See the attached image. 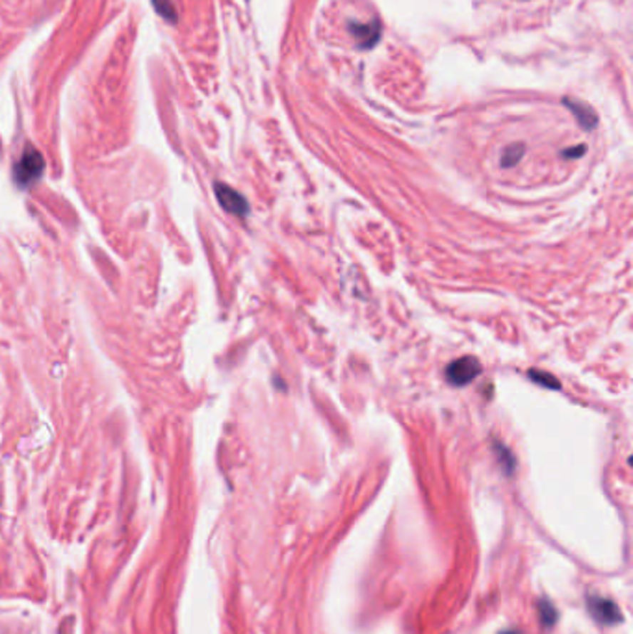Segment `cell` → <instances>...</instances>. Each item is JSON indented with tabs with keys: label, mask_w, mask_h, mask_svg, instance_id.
Wrapping results in <instances>:
<instances>
[{
	"label": "cell",
	"mask_w": 633,
	"mask_h": 634,
	"mask_svg": "<svg viewBox=\"0 0 633 634\" xmlns=\"http://www.w3.org/2000/svg\"><path fill=\"white\" fill-rule=\"evenodd\" d=\"M43 169H45V160L39 154V150L26 149L19 162L15 164V182L19 187H29L30 184H34L41 177Z\"/></svg>",
	"instance_id": "6da1fadb"
},
{
	"label": "cell",
	"mask_w": 633,
	"mask_h": 634,
	"mask_svg": "<svg viewBox=\"0 0 633 634\" xmlns=\"http://www.w3.org/2000/svg\"><path fill=\"white\" fill-rule=\"evenodd\" d=\"M481 373V364L479 360L474 356H463V358H457L456 362H451L448 368H446V378L451 386L463 388L466 384H470L478 375Z\"/></svg>",
	"instance_id": "7a4b0ae2"
},
{
	"label": "cell",
	"mask_w": 633,
	"mask_h": 634,
	"mask_svg": "<svg viewBox=\"0 0 633 634\" xmlns=\"http://www.w3.org/2000/svg\"><path fill=\"white\" fill-rule=\"evenodd\" d=\"M214 192H216L217 201H220V204L223 210H227L229 214H232V215H238V217H247L249 204L242 193H238L236 189H232V187L227 186V184H223V182H216V186H214Z\"/></svg>",
	"instance_id": "3957f363"
},
{
	"label": "cell",
	"mask_w": 633,
	"mask_h": 634,
	"mask_svg": "<svg viewBox=\"0 0 633 634\" xmlns=\"http://www.w3.org/2000/svg\"><path fill=\"white\" fill-rule=\"evenodd\" d=\"M349 33L355 39L359 48H371L376 47L381 39V23L377 19L370 23H359V21H349L347 23Z\"/></svg>",
	"instance_id": "277c9868"
},
{
	"label": "cell",
	"mask_w": 633,
	"mask_h": 634,
	"mask_svg": "<svg viewBox=\"0 0 633 634\" xmlns=\"http://www.w3.org/2000/svg\"><path fill=\"white\" fill-rule=\"evenodd\" d=\"M587 608H589V612H591V615L596 621H600L604 625L620 623V620H622L617 605L613 601H609V599H604V597H587Z\"/></svg>",
	"instance_id": "5b68a950"
},
{
	"label": "cell",
	"mask_w": 633,
	"mask_h": 634,
	"mask_svg": "<svg viewBox=\"0 0 633 634\" xmlns=\"http://www.w3.org/2000/svg\"><path fill=\"white\" fill-rule=\"evenodd\" d=\"M565 106L572 112V115L576 117L580 126H582L583 130H595L596 125H598V115L596 112L592 110L589 104L582 103V100H576V98H565L563 100Z\"/></svg>",
	"instance_id": "8992f818"
},
{
	"label": "cell",
	"mask_w": 633,
	"mask_h": 634,
	"mask_svg": "<svg viewBox=\"0 0 633 634\" xmlns=\"http://www.w3.org/2000/svg\"><path fill=\"white\" fill-rule=\"evenodd\" d=\"M494 452H496L498 462H500V467L503 469V473H505L507 477H511L516 469V458L511 452V449L496 440V442H494Z\"/></svg>",
	"instance_id": "52a82bcc"
},
{
	"label": "cell",
	"mask_w": 633,
	"mask_h": 634,
	"mask_svg": "<svg viewBox=\"0 0 633 634\" xmlns=\"http://www.w3.org/2000/svg\"><path fill=\"white\" fill-rule=\"evenodd\" d=\"M524 152H525L524 143L509 145V147H507L502 154V167L507 169V167H513V165L518 164V162L522 160V156H524Z\"/></svg>",
	"instance_id": "ba28073f"
},
{
	"label": "cell",
	"mask_w": 633,
	"mask_h": 634,
	"mask_svg": "<svg viewBox=\"0 0 633 634\" xmlns=\"http://www.w3.org/2000/svg\"><path fill=\"white\" fill-rule=\"evenodd\" d=\"M528 377H530L531 380H533V383L540 384V386H545V388H550V390H559V388H561V383H559L557 378H555L554 375L546 373V371H539V369H530V373H528Z\"/></svg>",
	"instance_id": "9c48e42d"
},
{
	"label": "cell",
	"mask_w": 633,
	"mask_h": 634,
	"mask_svg": "<svg viewBox=\"0 0 633 634\" xmlns=\"http://www.w3.org/2000/svg\"><path fill=\"white\" fill-rule=\"evenodd\" d=\"M153 6L169 23H177V11H175V6L171 4V0H153Z\"/></svg>",
	"instance_id": "30bf717a"
},
{
	"label": "cell",
	"mask_w": 633,
	"mask_h": 634,
	"mask_svg": "<svg viewBox=\"0 0 633 634\" xmlns=\"http://www.w3.org/2000/svg\"><path fill=\"white\" fill-rule=\"evenodd\" d=\"M540 618H542V623H546L550 627V625H554V621L557 620V610L548 601H542L540 603Z\"/></svg>",
	"instance_id": "8fae6325"
},
{
	"label": "cell",
	"mask_w": 633,
	"mask_h": 634,
	"mask_svg": "<svg viewBox=\"0 0 633 634\" xmlns=\"http://www.w3.org/2000/svg\"><path fill=\"white\" fill-rule=\"evenodd\" d=\"M585 145H577L576 149H568L565 150L563 156L565 158H582L583 154H585Z\"/></svg>",
	"instance_id": "7c38bea8"
},
{
	"label": "cell",
	"mask_w": 633,
	"mask_h": 634,
	"mask_svg": "<svg viewBox=\"0 0 633 634\" xmlns=\"http://www.w3.org/2000/svg\"><path fill=\"white\" fill-rule=\"evenodd\" d=\"M503 634H520V633H516V630H509V633H503Z\"/></svg>",
	"instance_id": "4fadbf2b"
}]
</instances>
